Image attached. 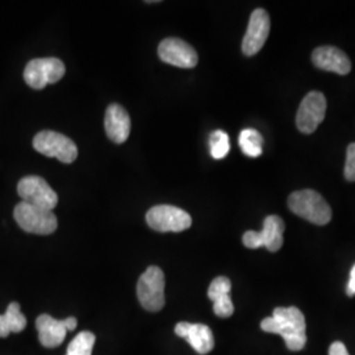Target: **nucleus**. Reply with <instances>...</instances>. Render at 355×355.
Segmentation results:
<instances>
[{"instance_id":"dca6fc26","label":"nucleus","mask_w":355,"mask_h":355,"mask_svg":"<svg viewBox=\"0 0 355 355\" xmlns=\"http://www.w3.org/2000/svg\"><path fill=\"white\" fill-rule=\"evenodd\" d=\"M38 340L44 347L53 349L64 343L67 334L64 320H57L49 315H41L36 320Z\"/></svg>"},{"instance_id":"f3484780","label":"nucleus","mask_w":355,"mask_h":355,"mask_svg":"<svg viewBox=\"0 0 355 355\" xmlns=\"http://www.w3.org/2000/svg\"><path fill=\"white\" fill-rule=\"evenodd\" d=\"M26 327V316L21 313L20 305L16 302L8 305L4 315H0V338H6L11 333H20Z\"/></svg>"},{"instance_id":"aec40b11","label":"nucleus","mask_w":355,"mask_h":355,"mask_svg":"<svg viewBox=\"0 0 355 355\" xmlns=\"http://www.w3.org/2000/svg\"><path fill=\"white\" fill-rule=\"evenodd\" d=\"M209 149H211V155L215 159L225 158L230 150L228 135L224 130H215L209 136Z\"/></svg>"},{"instance_id":"9d476101","label":"nucleus","mask_w":355,"mask_h":355,"mask_svg":"<svg viewBox=\"0 0 355 355\" xmlns=\"http://www.w3.org/2000/svg\"><path fill=\"white\" fill-rule=\"evenodd\" d=\"M327 114V99L324 94L318 91L309 92L300 103L297 114H296V125L300 132L305 135L313 133L318 125L324 121Z\"/></svg>"},{"instance_id":"a878e982","label":"nucleus","mask_w":355,"mask_h":355,"mask_svg":"<svg viewBox=\"0 0 355 355\" xmlns=\"http://www.w3.org/2000/svg\"><path fill=\"white\" fill-rule=\"evenodd\" d=\"M64 325H66V329H67V331H71V330H76V325H78V321H76V318H64Z\"/></svg>"},{"instance_id":"6e6552de","label":"nucleus","mask_w":355,"mask_h":355,"mask_svg":"<svg viewBox=\"0 0 355 355\" xmlns=\"http://www.w3.org/2000/svg\"><path fill=\"white\" fill-rule=\"evenodd\" d=\"M146 223L157 232H183L192 224L191 216L174 205H155L146 214Z\"/></svg>"},{"instance_id":"423d86ee","label":"nucleus","mask_w":355,"mask_h":355,"mask_svg":"<svg viewBox=\"0 0 355 355\" xmlns=\"http://www.w3.org/2000/svg\"><path fill=\"white\" fill-rule=\"evenodd\" d=\"M64 64L58 58H35L24 69V79L29 87L42 89L51 83H57L64 76Z\"/></svg>"},{"instance_id":"7ed1b4c3","label":"nucleus","mask_w":355,"mask_h":355,"mask_svg":"<svg viewBox=\"0 0 355 355\" xmlns=\"http://www.w3.org/2000/svg\"><path fill=\"white\" fill-rule=\"evenodd\" d=\"M139 302L149 312H159L165 306V274L157 266H150L137 283Z\"/></svg>"},{"instance_id":"412c9836","label":"nucleus","mask_w":355,"mask_h":355,"mask_svg":"<svg viewBox=\"0 0 355 355\" xmlns=\"http://www.w3.org/2000/svg\"><path fill=\"white\" fill-rule=\"evenodd\" d=\"M232 290V283L227 277H217L216 279L212 280L209 288H208V297L216 302L217 299L230 295Z\"/></svg>"},{"instance_id":"393cba45","label":"nucleus","mask_w":355,"mask_h":355,"mask_svg":"<svg viewBox=\"0 0 355 355\" xmlns=\"http://www.w3.org/2000/svg\"><path fill=\"white\" fill-rule=\"evenodd\" d=\"M346 293L349 296H355V265L350 271V279H349L347 287H346Z\"/></svg>"},{"instance_id":"0eeeda50","label":"nucleus","mask_w":355,"mask_h":355,"mask_svg":"<svg viewBox=\"0 0 355 355\" xmlns=\"http://www.w3.org/2000/svg\"><path fill=\"white\" fill-rule=\"evenodd\" d=\"M17 193L23 202L42 209L53 211L58 204V195L44 178L29 175L17 184Z\"/></svg>"},{"instance_id":"20e7f679","label":"nucleus","mask_w":355,"mask_h":355,"mask_svg":"<svg viewBox=\"0 0 355 355\" xmlns=\"http://www.w3.org/2000/svg\"><path fill=\"white\" fill-rule=\"evenodd\" d=\"M13 217L20 228L32 234H51L58 225L57 217L53 211L38 208L26 202H21L15 207Z\"/></svg>"},{"instance_id":"f8f14e48","label":"nucleus","mask_w":355,"mask_h":355,"mask_svg":"<svg viewBox=\"0 0 355 355\" xmlns=\"http://www.w3.org/2000/svg\"><path fill=\"white\" fill-rule=\"evenodd\" d=\"M268 33H270V16L265 10L258 8L250 16L246 35L242 41L243 54L248 57H252L258 51H261L267 41Z\"/></svg>"},{"instance_id":"ddd939ff","label":"nucleus","mask_w":355,"mask_h":355,"mask_svg":"<svg viewBox=\"0 0 355 355\" xmlns=\"http://www.w3.org/2000/svg\"><path fill=\"white\" fill-rule=\"evenodd\" d=\"M178 337L187 340L191 347L199 354H208L215 347V337L209 327L204 324L179 322L175 327Z\"/></svg>"},{"instance_id":"f257e3e1","label":"nucleus","mask_w":355,"mask_h":355,"mask_svg":"<svg viewBox=\"0 0 355 355\" xmlns=\"http://www.w3.org/2000/svg\"><path fill=\"white\" fill-rule=\"evenodd\" d=\"M261 329L282 336L291 352L303 350L306 343L304 315L296 306L275 308L272 316L261 322Z\"/></svg>"},{"instance_id":"6ab92c4d","label":"nucleus","mask_w":355,"mask_h":355,"mask_svg":"<svg viewBox=\"0 0 355 355\" xmlns=\"http://www.w3.org/2000/svg\"><path fill=\"white\" fill-rule=\"evenodd\" d=\"M96 337L91 331H80L76 338L69 343L66 355H92V349Z\"/></svg>"},{"instance_id":"f03ea898","label":"nucleus","mask_w":355,"mask_h":355,"mask_svg":"<svg viewBox=\"0 0 355 355\" xmlns=\"http://www.w3.org/2000/svg\"><path fill=\"white\" fill-rule=\"evenodd\" d=\"M288 207L295 215L316 225H327L331 220V208L327 200L313 190L296 191L288 198Z\"/></svg>"},{"instance_id":"4be33fe9","label":"nucleus","mask_w":355,"mask_h":355,"mask_svg":"<svg viewBox=\"0 0 355 355\" xmlns=\"http://www.w3.org/2000/svg\"><path fill=\"white\" fill-rule=\"evenodd\" d=\"M214 312L216 316L221 318H230L234 312V305L230 299V295L223 296L214 302Z\"/></svg>"},{"instance_id":"a211bd4d","label":"nucleus","mask_w":355,"mask_h":355,"mask_svg":"<svg viewBox=\"0 0 355 355\" xmlns=\"http://www.w3.org/2000/svg\"><path fill=\"white\" fill-rule=\"evenodd\" d=\"M240 148L243 154L248 157L257 158L262 154V146H263V137L261 133L255 129H243L240 135Z\"/></svg>"},{"instance_id":"5701e85b","label":"nucleus","mask_w":355,"mask_h":355,"mask_svg":"<svg viewBox=\"0 0 355 355\" xmlns=\"http://www.w3.org/2000/svg\"><path fill=\"white\" fill-rule=\"evenodd\" d=\"M345 178L349 182H355V142L347 146L346 164H345Z\"/></svg>"},{"instance_id":"4468645a","label":"nucleus","mask_w":355,"mask_h":355,"mask_svg":"<svg viewBox=\"0 0 355 355\" xmlns=\"http://www.w3.org/2000/svg\"><path fill=\"white\" fill-rule=\"evenodd\" d=\"M312 62L318 69L331 71L340 76H346L352 70V62L349 57L334 46H320L312 53Z\"/></svg>"},{"instance_id":"39448f33","label":"nucleus","mask_w":355,"mask_h":355,"mask_svg":"<svg viewBox=\"0 0 355 355\" xmlns=\"http://www.w3.org/2000/svg\"><path fill=\"white\" fill-rule=\"evenodd\" d=\"M33 148L38 153L57 158L64 164H71L78 157V148L74 141L53 130H42L37 133L33 139Z\"/></svg>"},{"instance_id":"b1692460","label":"nucleus","mask_w":355,"mask_h":355,"mask_svg":"<svg viewBox=\"0 0 355 355\" xmlns=\"http://www.w3.org/2000/svg\"><path fill=\"white\" fill-rule=\"evenodd\" d=\"M329 355H350V354H349V352H347V349H346V346H345V343H340V341H337V343H331V345H330Z\"/></svg>"},{"instance_id":"1a4fd4ad","label":"nucleus","mask_w":355,"mask_h":355,"mask_svg":"<svg viewBox=\"0 0 355 355\" xmlns=\"http://www.w3.org/2000/svg\"><path fill=\"white\" fill-rule=\"evenodd\" d=\"M283 232L284 221L279 216H267L263 221V229L261 232H246L242 237V242L249 249H258L265 246L267 250L275 253L283 245Z\"/></svg>"},{"instance_id":"2eb2a0df","label":"nucleus","mask_w":355,"mask_h":355,"mask_svg":"<svg viewBox=\"0 0 355 355\" xmlns=\"http://www.w3.org/2000/svg\"><path fill=\"white\" fill-rule=\"evenodd\" d=\"M104 127L108 139L114 144H123L130 135V117L124 107L111 104L104 117Z\"/></svg>"},{"instance_id":"9b49d317","label":"nucleus","mask_w":355,"mask_h":355,"mask_svg":"<svg viewBox=\"0 0 355 355\" xmlns=\"http://www.w3.org/2000/svg\"><path fill=\"white\" fill-rule=\"evenodd\" d=\"M158 55L166 64L182 69H191L198 64V53L180 38H166L158 46Z\"/></svg>"}]
</instances>
